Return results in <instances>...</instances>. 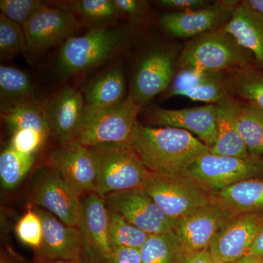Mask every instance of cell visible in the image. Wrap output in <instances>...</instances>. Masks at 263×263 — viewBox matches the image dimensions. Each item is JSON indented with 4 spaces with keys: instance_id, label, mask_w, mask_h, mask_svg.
Segmentation results:
<instances>
[{
    "instance_id": "603a6c76",
    "label": "cell",
    "mask_w": 263,
    "mask_h": 263,
    "mask_svg": "<svg viewBox=\"0 0 263 263\" xmlns=\"http://www.w3.org/2000/svg\"><path fill=\"white\" fill-rule=\"evenodd\" d=\"M85 105L93 108L117 105L125 99L126 83L120 65L104 71L86 85L83 91Z\"/></svg>"
},
{
    "instance_id": "e575fe53",
    "label": "cell",
    "mask_w": 263,
    "mask_h": 263,
    "mask_svg": "<svg viewBox=\"0 0 263 263\" xmlns=\"http://www.w3.org/2000/svg\"><path fill=\"white\" fill-rule=\"evenodd\" d=\"M38 0H1L2 14L15 23L24 26L40 10L46 6Z\"/></svg>"
},
{
    "instance_id": "ee69618b",
    "label": "cell",
    "mask_w": 263,
    "mask_h": 263,
    "mask_svg": "<svg viewBox=\"0 0 263 263\" xmlns=\"http://www.w3.org/2000/svg\"><path fill=\"white\" fill-rule=\"evenodd\" d=\"M75 262H70V261L64 260H48L46 263H74Z\"/></svg>"
},
{
    "instance_id": "bcb514c9",
    "label": "cell",
    "mask_w": 263,
    "mask_h": 263,
    "mask_svg": "<svg viewBox=\"0 0 263 263\" xmlns=\"http://www.w3.org/2000/svg\"><path fill=\"white\" fill-rule=\"evenodd\" d=\"M74 263H84V262H83L82 260H79V261H76V262H74Z\"/></svg>"
},
{
    "instance_id": "f35d334b",
    "label": "cell",
    "mask_w": 263,
    "mask_h": 263,
    "mask_svg": "<svg viewBox=\"0 0 263 263\" xmlns=\"http://www.w3.org/2000/svg\"><path fill=\"white\" fill-rule=\"evenodd\" d=\"M157 3L165 8L180 10V12L200 9L209 5L204 0H161Z\"/></svg>"
},
{
    "instance_id": "2e32d148",
    "label": "cell",
    "mask_w": 263,
    "mask_h": 263,
    "mask_svg": "<svg viewBox=\"0 0 263 263\" xmlns=\"http://www.w3.org/2000/svg\"><path fill=\"white\" fill-rule=\"evenodd\" d=\"M238 4L236 1L216 2L200 9L164 13L160 23L166 32L176 37L199 36L226 22Z\"/></svg>"
},
{
    "instance_id": "8fae6325",
    "label": "cell",
    "mask_w": 263,
    "mask_h": 263,
    "mask_svg": "<svg viewBox=\"0 0 263 263\" xmlns=\"http://www.w3.org/2000/svg\"><path fill=\"white\" fill-rule=\"evenodd\" d=\"M47 165L55 170L80 198L97 193L98 173L89 147L75 141L60 144L48 156Z\"/></svg>"
},
{
    "instance_id": "4316f807",
    "label": "cell",
    "mask_w": 263,
    "mask_h": 263,
    "mask_svg": "<svg viewBox=\"0 0 263 263\" xmlns=\"http://www.w3.org/2000/svg\"><path fill=\"white\" fill-rule=\"evenodd\" d=\"M235 122L249 155L263 157V112L249 104L237 103Z\"/></svg>"
},
{
    "instance_id": "b9f144b4",
    "label": "cell",
    "mask_w": 263,
    "mask_h": 263,
    "mask_svg": "<svg viewBox=\"0 0 263 263\" xmlns=\"http://www.w3.org/2000/svg\"><path fill=\"white\" fill-rule=\"evenodd\" d=\"M234 263H263V257L254 254H247Z\"/></svg>"
},
{
    "instance_id": "f1b7e54d",
    "label": "cell",
    "mask_w": 263,
    "mask_h": 263,
    "mask_svg": "<svg viewBox=\"0 0 263 263\" xmlns=\"http://www.w3.org/2000/svg\"><path fill=\"white\" fill-rule=\"evenodd\" d=\"M34 162V156L20 153L8 146L0 155V181L5 190H13L23 181Z\"/></svg>"
},
{
    "instance_id": "7dc6e473",
    "label": "cell",
    "mask_w": 263,
    "mask_h": 263,
    "mask_svg": "<svg viewBox=\"0 0 263 263\" xmlns=\"http://www.w3.org/2000/svg\"><path fill=\"white\" fill-rule=\"evenodd\" d=\"M1 263H8V262H5V261H2Z\"/></svg>"
},
{
    "instance_id": "7a4b0ae2",
    "label": "cell",
    "mask_w": 263,
    "mask_h": 263,
    "mask_svg": "<svg viewBox=\"0 0 263 263\" xmlns=\"http://www.w3.org/2000/svg\"><path fill=\"white\" fill-rule=\"evenodd\" d=\"M129 37L127 27L117 25L90 29L83 35L74 36L60 46L57 72L62 76H70L92 70L124 50Z\"/></svg>"
},
{
    "instance_id": "8992f818",
    "label": "cell",
    "mask_w": 263,
    "mask_h": 263,
    "mask_svg": "<svg viewBox=\"0 0 263 263\" xmlns=\"http://www.w3.org/2000/svg\"><path fill=\"white\" fill-rule=\"evenodd\" d=\"M245 50L224 29L205 32L186 45L179 66L183 71L198 73L241 67L248 62Z\"/></svg>"
},
{
    "instance_id": "d6986e66",
    "label": "cell",
    "mask_w": 263,
    "mask_h": 263,
    "mask_svg": "<svg viewBox=\"0 0 263 263\" xmlns=\"http://www.w3.org/2000/svg\"><path fill=\"white\" fill-rule=\"evenodd\" d=\"M154 124L183 129L212 148L216 139L215 104L192 108L164 109L155 107L150 113Z\"/></svg>"
},
{
    "instance_id": "9a60e30c",
    "label": "cell",
    "mask_w": 263,
    "mask_h": 263,
    "mask_svg": "<svg viewBox=\"0 0 263 263\" xmlns=\"http://www.w3.org/2000/svg\"><path fill=\"white\" fill-rule=\"evenodd\" d=\"M108 228L109 211L104 197L97 193L82 197L80 229L84 252L95 260L109 262L112 248Z\"/></svg>"
},
{
    "instance_id": "836d02e7",
    "label": "cell",
    "mask_w": 263,
    "mask_h": 263,
    "mask_svg": "<svg viewBox=\"0 0 263 263\" xmlns=\"http://www.w3.org/2000/svg\"><path fill=\"white\" fill-rule=\"evenodd\" d=\"M15 232L22 243L39 251L42 245L43 224L35 209H29L19 219Z\"/></svg>"
},
{
    "instance_id": "e0dca14e",
    "label": "cell",
    "mask_w": 263,
    "mask_h": 263,
    "mask_svg": "<svg viewBox=\"0 0 263 263\" xmlns=\"http://www.w3.org/2000/svg\"><path fill=\"white\" fill-rule=\"evenodd\" d=\"M84 106L83 93L69 85L63 86L43 103L45 117L51 135L60 144L73 141Z\"/></svg>"
},
{
    "instance_id": "60d3db41",
    "label": "cell",
    "mask_w": 263,
    "mask_h": 263,
    "mask_svg": "<svg viewBox=\"0 0 263 263\" xmlns=\"http://www.w3.org/2000/svg\"><path fill=\"white\" fill-rule=\"evenodd\" d=\"M248 254H254V255L263 257V226L256 237Z\"/></svg>"
},
{
    "instance_id": "9c48e42d",
    "label": "cell",
    "mask_w": 263,
    "mask_h": 263,
    "mask_svg": "<svg viewBox=\"0 0 263 263\" xmlns=\"http://www.w3.org/2000/svg\"><path fill=\"white\" fill-rule=\"evenodd\" d=\"M82 26L70 10L46 5L23 26L26 52L39 54L76 36Z\"/></svg>"
},
{
    "instance_id": "ab89813d",
    "label": "cell",
    "mask_w": 263,
    "mask_h": 263,
    "mask_svg": "<svg viewBox=\"0 0 263 263\" xmlns=\"http://www.w3.org/2000/svg\"><path fill=\"white\" fill-rule=\"evenodd\" d=\"M185 263H214L209 249L189 254Z\"/></svg>"
},
{
    "instance_id": "7bdbcfd3",
    "label": "cell",
    "mask_w": 263,
    "mask_h": 263,
    "mask_svg": "<svg viewBox=\"0 0 263 263\" xmlns=\"http://www.w3.org/2000/svg\"><path fill=\"white\" fill-rule=\"evenodd\" d=\"M249 6L263 17V0H249Z\"/></svg>"
},
{
    "instance_id": "d4e9b609",
    "label": "cell",
    "mask_w": 263,
    "mask_h": 263,
    "mask_svg": "<svg viewBox=\"0 0 263 263\" xmlns=\"http://www.w3.org/2000/svg\"><path fill=\"white\" fill-rule=\"evenodd\" d=\"M140 250L142 263H185L189 255L174 230L148 235Z\"/></svg>"
},
{
    "instance_id": "1f68e13d",
    "label": "cell",
    "mask_w": 263,
    "mask_h": 263,
    "mask_svg": "<svg viewBox=\"0 0 263 263\" xmlns=\"http://www.w3.org/2000/svg\"><path fill=\"white\" fill-rule=\"evenodd\" d=\"M229 86L249 105L263 112L262 76L252 71L240 70L230 81Z\"/></svg>"
},
{
    "instance_id": "f6af8a7d",
    "label": "cell",
    "mask_w": 263,
    "mask_h": 263,
    "mask_svg": "<svg viewBox=\"0 0 263 263\" xmlns=\"http://www.w3.org/2000/svg\"><path fill=\"white\" fill-rule=\"evenodd\" d=\"M214 263H228V262H221V261H214Z\"/></svg>"
},
{
    "instance_id": "6da1fadb",
    "label": "cell",
    "mask_w": 263,
    "mask_h": 263,
    "mask_svg": "<svg viewBox=\"0 0 263 263\" xmlns=\"http://www.w3.org/2000/svg\"><path fill=\"white\" fill-rule=\"evenodd\" d=\"M128 143L148 171L165 176L182 174L190 162L210 152L209 147L187 131L147 127L138 121Z\"/></svg>"
},
{
    "instance_id": "ac0fdd59",
    "label": "cell",
    "mask_w": 263,
    "mask_h": 263,
    "mask_svg": "<svg viewBox=\"0 0 263 263\" xmlns=\"http://www.w3.org/2000/svg\"><path fill=\"white\" fill-rule=\"evenodd\" d=\"M34 209L42 221V245L38 252L45 260H81L84 241L80 228L67 226L42 209Z\"/></svg>"
},
{
    "instance_id": "277c9868",
    "label": "cell",
    "mask_w": 263,
    "mask_h": 263,
    "mask_svg": "<svg viewBox=\"0 0 263 263\" xmlns=\"http://www.w3.org/2000/svg\"><path fill=\"white\" fill-rule=\"evenodd\" d=\"M141 108L130 95L111 106L93 108L85 105L73 141L87 147L128 143Z\"/></svg>"
},
{
    "instance_id": "d590c367",
    "label": "cell",
    "mask_w": 263,
    "mask_h": 263,
    "mask_svg": "<svg viewBox=\"0 0 263 263\" xmlns=\"http://www.w3.org/2000/svg\"><path fill=\"white\" fill-rule=\"evenodd\" d=\"M48 136L34 129H19L12 133L9 146L24 155H34L44 144Z\"/></svg>"
},
{
    "instance_id": "cb8c5ba5",
    "label": "cell",
    "mask_w": 263,
    "mask_h": 263,
    "mask_svg": "<svg viewBox=\"0 0 263 263\" xmlns=\"http://www.w3.org/2000/svg\"><path fill=\"white\" fill-rule=\"evenodd\" d=\"M1 111L28 104L42 103L28 74L12 66H0Z\"/></svg>"
},
{
    "instance_id": "3957f363",
    "label": "cell",
    "mask_w": 263,
    "mask_h": 263,
    "mask_svg": "<svg viewBox=\"0 0 263 263\" xmlns=\"http://www.w3.org/2000/svg\"><path fill=\"white\" fill-rule=\"evenodd\" d=\"M94 156L98 179L97 194L143 188L152 172L128 143H110L89 147Z\"/></svg>"
},
{
    "instance_id": "4fadbf2b",
    "label": "cell",
    "mask_w": 263,
    "mask_h": 263,
    "mask_svg": "<svg viewBox=\"0 0 263 263\" xmlns=\"http://www.w3.org/2000/svg\"><path fill=\"white\" fill-rule=\"evenodd\" d=\"M174 69V52L164 48L151 50L137 67L129 95L143 108L168 87Z\"/></svg>"
},
{
    "instance_id": "d6a6232c",
    "label": "cell",
    "mask_w": 263,
    "mask_h": 263,
    "mask_svg": "<svg viewBox=\"0 0 263 263\" xmlns=\"http://www.w3.org/2000/svg\"><path fill=\"white\" fill-rule=\"evenodd\" d=\"M27 41L23 26L0 15V55L2 59L13 58L26 51Z\"/></svg>"
},
{
    "instance_id": "8d00e7d4",
    "label": "cell",
    "mask_w": 263,
    "mask_h": 263,
    "mask_svg": "<svg viewBox=\"0 0 263 263\" xmlns=\"http://www.w3.org/2000/svg\"><path fill=\"white\" fill-rule=\"evenodd\" d=\"M121 14L134 22H141L146 15V7L144 2L137 0H114Z\"/></svg>"
},
{
    "instance_id": "7c38bea8",
    "label": "cell",
    "mask_w": 263,
    "mask_h": 263,
    "mask_svg": "<svg viewBox=\"0 0 263 263\" xmlns=\"http://www.w3.org/2000/svg\"><path fill=\"white\" fill-rule=\"evenodd\" d=\"M263 226V213L233 216L219 230L209 251L214 261L234 263L248 254Z\"/></svg>"
},
{
    "instance_id": "5b68a950",
    "label": "cell",
    "mask_w": 263,
    "mask_h": 263,
    "mask_svg": "<svg viewBox=\"0 0 263 263\" xmlns=\"http://www.w3.org/2000/svg\"><path fill=\"white\" fill-rule=\"evenodd\" d=\"M181 175L208 193H215L241 181L263 178V157H228L209 152L190 162Z\"/></svg>"
},
{
    "instance_id": "5bb4252c",
    "label": "cell",
    "mask_w": 263,
    "mask_h": 263,
    "mask_svg": "<svg viewBox=\"0 0 263 263\" xmlns=\"http://www.w3.org/2000/svg\"><path fill=\"white\" fill-rule=\"evenodd\" d=\"M233 217L211 201L179 219L174 232L189 254L206 250L219 230Z\"/></svg>"
},
{
    "instance_id": "74e56055",
    "label": "cell",
    "mask_w": 263,
    "mask_h": 263,
    "mask_svg": "<svg viewBox=\"0 0 263 263\" xmlns=\"http://www.w3.org/2000/svg\"><path fill=\"white\" fill-rule=\"evenodd\" d=\"M108 263H142L141 250L132 247L113 249Z\"/></svg>"
},
{
    "instance_id": "7402d4cb",
    "label": "cell",
    "mask_w": 263,
    "mask_h": 263,
    "mask_svg": "<svg viewBox=\"0 0 263 263\" xmlns=\"http://www.w3.org/2000/svg\"><path fill=\"white\" fill-rule=\"evenodd\" d=\"M237 102L226 96L215 103L216 139L210 153L228 157H246L249 156L240 138L235 122Z\"/></svg>"
},
{
    "instance_id": "f546056e",
    "label": "cell",
    "mask_w": 263,
    "mask_h": 263,
    "mask_svg": "<svg viewBox=\"0 0 263 263\" xmlns=\"http://www.w3.org/2000/svg\"><path fill=\"white\" fill-rule=\"evenodd\" d=\"M108 211L109 240L112 249L119 247L141 249L149 235L132 224L119 213L109 209Z\"/></svg>"
},
{
    "instance_id": "4dcf8cb0",
    "label": "cell",
    "mask_w": 263,
    "mask_h": 263,
    "mask_svg": "<svg viewBox=\"0 0 263 263\" xmlns=\"http://www.w3.org/2000/svg\"><path fill=\"white\" fill-rule=\"evenodd\" d=\"M226 87L220 80L205 73L198 82L186 89L171 90L169 96L185 97L195 101L215 104L226 96Z\"/></svg>"
},
{
    "instance_id": "30bf717a",
    "label": "cell",
    "mask_w": 263,
    "mask_h": 263,
    "mask_svg": "<svg viewBox=\"0 0 263 263\" xmlns=\"http://www.w3.org/2000/svg\"><path fill=\"white\" fill-rule=\"evenodd\" d=\"M107 206L148 235L174 230L177 221L171 219L143 188L108 194Z\"/></svg>"
},
{
    "instance_id": "52a82bcc",
    "label": "cell",
    "mask_w": 263,
    "mask_h": 263,
    "mask_svg": "<svg viewBox=\"0 0 263 263\" xmlns=\"http://www.w3.org/2000/svg\"><path fill=\"white\" fill-rule=\"evenodd\" d=\"M143 189L166 215L176 221L211 202L210 193L183 175L152 173Z\"/></svg>"
},
{
    "instance_id": "ffe728a7",
    "label": "cell",
    "mask_w": 263,
    "mask_h": 263,
    "mask_svg": "<svg viewBox=\"0 0 263 263\" xmlns=\"http://www.w3.org/2000/svg\"><path fill=\"white\" fill-rule=\"evenodd\" d=\"M237 43L263 62V17L252 9L247 1L235 8L223 28Z\"/></svg>"
},
{
    "instance_id": "44dd1931",
    "label": "cell",
    "mask_w": 263,
    "mask_h": 263,
    "mask_svg": "<svg viewBox=\"0 0 263 263\" xmlns=\"http://www.w3.org/2000/svg\"><path fill=\"white\" fill-rule=\"evenodd\" d=\"M215 202L232 216L263 213V178L241 181L220 191L210 193Z\"/></svg>"
},
{
    "instance_id": "ba28073f",
    "label": "cell",
    "mask_w": 263,
    "mask_h": 263,
    "mask_svg": "<svg viewBox=\"0 0 263 263\" xmlns=\"http://www.w3.org/2000/svg\"><path fill=\"white\" fill-rule=\"evenodd\" d=\"M30 197L37 208L49 212L67 226L80 228L81 198L47 164L33 176Z\"/></svg>"
},
{
    "instance_id": "83f0119b",
    "label": "cell",
    "mask_w": 263,
    "mask_h": 263,
    "mask_svg": "<svg viewBox=\"0 0 263 263\" xmlns=\"http://www.w3.org/2000/svg\"><path fill=\"white\" fill-rule=\"evenodd\" d=\"M1 117L10 131L34 129L50 136L51 131L43 110V103L19 105L1 111Z\"/></svg>"
},
{
    "instance_id": "484cf974",
    "label": "cell",
    "mask_w": 263,
    "mask_h": 263,
    "mask_svg": "<svg viewBox=\"0 0 263 263\" xmlns=\"http://www.w3.org/2000/svg\"><path fill=\"white\" fill-rule=\"evenodd\" d=\"M67 6L82 25L92 28L112 27L122 15L114 3V0H76L67 2Z\"/></svg>"
}]
</instances>
